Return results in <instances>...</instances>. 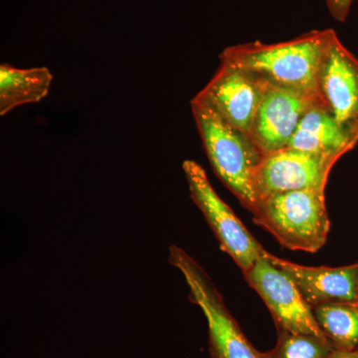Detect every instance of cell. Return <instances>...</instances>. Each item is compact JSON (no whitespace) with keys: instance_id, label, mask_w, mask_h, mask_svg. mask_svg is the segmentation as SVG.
<instances>
[{"instance_id":"cell-12","label":"cell","mask_w":358,"mask_h":358,"mask_svg":"<svg viewBox=\"0 0 358 358\" xmlns=\"http://www.w3.org/2000/svg\"><path fill=\"white\" fill-rule=\"evenodd\" d=\"M357 143V129L341 124L324 103L320 102L303 115L288 148L339 159Z\"/></svg>"},{"instance_id":"cell-16","label":"cell","mask_w":358,"mask_h":358,"mask_svg":"<svg viewBox=\"0 0 358 358\" xmlns=\"http://www.w3.org/2000/svg\"><path fill=\"white\" fill-rule=\"evenodd\" d=\"M353 0H326L327 6L329 7V13L334 20L339 22H345Z\"/></svg>"},{"instance_id":"cell-14","label":"cell","mask_w":358,"mask_h":358,"mask_svg":"<svg viewBox=\"0 0 358 358\" xmlns=\"http://www.w3.org/2000/svg\"><path fill=\"white\" fill-rule=\"evenodd\" d=\"M322 333L338 350H358V303H329L313 308Z\"/></svg>"},{"instance_id":"cell-5","label":"cell","mask_w":358,"mask_h":358,"mask_svg":"<svg viewBox=\"0 0 358 358\" xmlns=\"http://www.w3.org/2000/svg\"><path fill=\"white\" fill-rule=\"evenodd\" d=\"M190 196L202 212L220 248L246 272L262 257L265 249L249 232L232 209L218 196L203 167L194 160L183 162Z\"/></svg>"},{"instance_id":"cell-11","label":"cell","mask_w":358,"mask_h":358,"mask_svg":"<svg viewBox=\"0 0 358 358\" xmlns=\"http://www.w3.org/2000/svg\"><path fill=\"white\" fill-rule=\"evenodd\" d=\"M275 267L291 278L308 305L358 303V262L343 267H307L282 260L266 252Z\"/></svg>"},{"instance_id":"cell-3","label":"cell","mask_w":358,"mask_h":358,"mask_svg":"<svg viewBox=\"0 0 358 358\" xmlns=\"http://www.w3.org/2000/svg\"><path fill=\"white\" fill-rule=\"evenodd\" d=\"M326 189L275 193L258 200L254 222L285 248L315 253L324 246L331 228Z\"/></svg>"},{"instance_id":"cell-7","label":"cell","mask_w":358,"mask_h":358,"mask_svg":"<svg viewBox=\"0 0 358 358\" xmlns=\"http://www.w3.org/2000/svg\"><path fill=\"white\" fill-rule=\"evenodd\" d=\"M338 160L288 148L263 155L254 176L257 202L275 193L326 189Z\"/></svg>"},{"instance_id":"cell-18","label":"cell","mask_w":358,"mask_h":358,"mask_svg":"<svg viewBox=\"0 0 358 358\" xmlns=\"http://www.w3.org/2000/svg\"><path fill=\"white\" fill-rule=\"evenodd\" d=\"M357 293H358V282H357Z\"/></svg>"},{"instance_id":"cell-2","label":"cell","mask_w":358,"mask_h":358,"mask_svg":"<svg viewBox=\"0 0 358 358\" xmlns=\"http://www.w3.org/2000/svg\"><path fill=\"white\" fill-rule=\"evenodd\" d=\"M190 105L212 169L224 185L253 214L257 207L254 176L263 159L262 152L248 134L224 121L196 96Z\"/></svg>"},{"instance_id":"cell-17","label":"cell","mask_w":358,"mask_h":358,"mask_svg":"<svg viewBox=\"0 0 358 358\" xmlns=\"http://www.w3.org/2000/svg\"><path fill=\"white\" fill-rule=\"evenodd\" d=\"M327 358H358L357 352H345V350H336Z\"/></svg>"},{"instance_id":"cell-6","label":"cell","mask_w":358,"mask_h":358,"mask_svg":"<svg viewBox=\"0 0 358 358\" xmlns=\"http://www.w3.org/2000/svg\"><path fill=\"white\" fill-rule=\"evenodd\" d=\"M266 252L243 274L250 287L267 306L275 327L327 338L313 315V308L308 305L291 278L268 260Z\"/></svg>"},{"instance_id":"cell-4","label":"cell","mask_w":358,"mask_h":358,"mask_svg":"<svg viewBox=\"0 0 358 358\" xmlns=\"http://www.w3.org/2000/svg\"><path fill=\"white\" fill-rule=\"evenodd\" d=\"M169 261L180 271L189 289L190 300L201 308L206 319L211 358H262L231 315L204 268L176 245L169 247Z\"/></svg>"},{"instance_id":"cell-13","label":"cell","mask_w":358,"mask_h":358,"mask_svg":"<svg viewBox=\"0 0 358 358\" xmlns=\"http://www.w3.org/2000/svg\"><path fill=\"white\" fill-rule=\"evenodd\" d=\"M53 75L46 67L16 68L0 66V115L26 103H38L50 91Z\"/></svg>"},{"instance_id":"cell-10","label":"cell","mask_w":358,"mask_h":358,"mask_svg":"<svg viewBox=\"0 0 358 358\" xmlns=\"http://www.w3.org/2000/svg\"><path fill=\"white\" fill-rule=\"evenodd\" d=\"M320 100L341 124L358 131V59L331 32L317 73Z\"/></svg>"},{"instance_id":"cell-15","label":"cell","mask_w":358,"mask_h":358,"mask_svg":"<svg viewBox=\"0 0 358 358\" xmlns=\"http://www.w3.org/2000/svg\"><path fill=\"white\" fill-rule=\"evenodd\" d=\"M278 341L262 358H327L338 350L329 339L313 334L291 333L277 329Z\"/></svg>"},{"instance_id":"cell-1","label":"cell","mask_w":358,"mask_h":358,"mask_svg":"<svg viewBox=\"0 0 358 358\" xmlns=\"http://www.w3.org/2000/svg\"><path fill=\"white\" fill-rule=\"evenodd\" d=\"M333 31L313 30L281 43L254 42L227 47L219 58L272 86L319 95L317 73Z\"/></svg>"},{"instance_id":"cell-8","label":"cell","mask_w":358,"mask_h":358,"mask_svg":"<svg viewBox=\"0 0 358 358\" xmlns=\"http://www.w3.org/2000/svg\"><path fill=\"white\" fill-rule=\"evenodd\" d=\"M268 87L252 73L221 62L217 72L196 96L224 121L250 136Z\"/></svg>"},{"instance_id":"cell-9","label":"cell","mask_w":358,"mask_h":358,"mask_svg":"<svg viewBox=\"0 0 358 358\" xmlns=\"http://www.w3.org/2000/svg\"><path fill=\"white\" fill-rule=\"evenodd\" d=\"M320 102L317 94L268 85L252 127V141L263 155L288 148L303 115Z\"/></svg>"}]
</instances>
